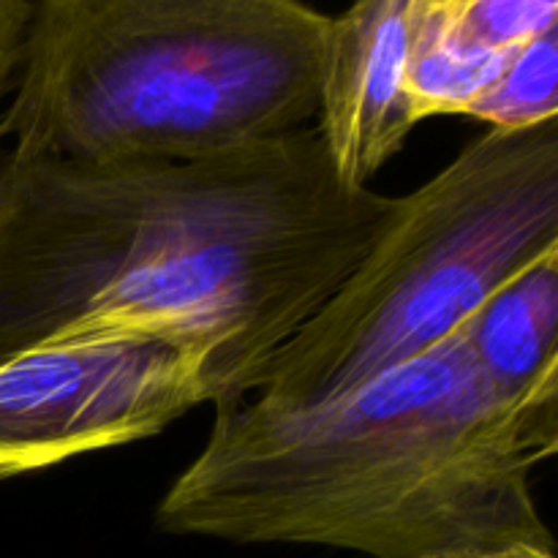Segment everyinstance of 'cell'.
<instances>
[{
	"label": "cell",
	"instance_id": "1",
	"mask_svg": "<svg viewBox=\"0 0 558 558\" xmlns=\"http://www.w3.org/2000/svg\"><path fill=\"white\" fill-rule=\"evenodd\" d=\"M398 196L349 191L314 125L196 161L0 163V360L71 338H156L213 407L338 292Z\"/></svg>",
	"mask_w": 558,
	"mask_h": 558
},
{
	"label": "cell",
	"instance_id": "2",
	"mask_svg": "<svg viewBox=\"0 0 558 558\" xmlns=\"http://www.w3.org/2000/svg\"><path fill=\"white\" fill-rule=\"evenodd\" d=\"M556 452L558 407L499 396L461 325L319 407L254 396L216 409L205 447L158 501L156 526L374 558L550 539L532 474Z\"/></svg>",
	"mask_w": 558,
	"mask_h": 558
},
{
	"label": "cell",
	"instance_id": "3",
	"mask_svg": "<svg viewBox=\"0 0 558 558\" xmlns=\"http://www.w3.org/2000/svg\"><path fill=\"white\" fill-rule=\"evenodd\" d=\"M330 16L294 0H41L0 140L33 161H196L308 129Z\"/></svg>",
	"mask_w": 558,
	"mask_h": 558
},
{
	"label": "cell",
	"instance_id": "4",
	"mask_svg": "<svg viewBox=\"0 0 558 558\" xmlns=\"http://www.w3.org/2000/svg\"><path fill=\"white\" fill-rule=\"evenodd\" d=\"M558 251V125L490 129L407 196L368 254L272 357L256 398L308 409L458 330L496 289Z\"/></svg>",
	"mask_w": 558,
	"mask_h": 558
},
{
	"label": "cell",
	"instance_id": "5",
	"mask_svg": "<svg viewBox=\"0 0 558 558\" xmlns=\"http://www.w3.org/2000/svg\"><path fill=\"white\" fill-rule=\"evenodd\" d=\"M213 403L202 365L156 338L90 336L0 360V480L150 439Z\"/></svg>",
	"mask_w": 558,
	"mask_h": 558
},
{
	"label": "cell",
	"instance_id": "6",
	"mask_svg": "<svg viewBox=\"0 0 558 558\" xmlns=\"http://www.w3.org/2000/svg\"><path fill=\"white\" fill-rule=\"evenodd\" d=\"M414 14L417 0H363L330 16L314 129L349 191L371 189L420 123L409 98Z\"/></svg>",
	"mask_w": 558,
	"mask_h": 558
},
{
	"label": "cell",
	"instance_id": "7",
	"mask_svg": "<svg viewBox=\"0 0 558 558\" xmlns=\"http://www.w3.org/2000/svg\"><path fill=\"white\" fill-rule=\"evenodd\" d=\"M463 330L499 396L523 407H558V251L496 289Z\"/></svg>",
	"mask_w": 558,
	"mask_h": 558
},
{
	"label": "cell",
	"instance_id": "8",
	"mask_svg": "<svg viewBox=\"0 0 558 558\" xmlns=\"http://www.w3.org/2000/svg\"><path fill=\"white\" fill-rule=\"evenodd\" d=\"M512 54L494 52L463 36L456 20V0H417L409 52V98L420 123L434 114H466L499 80Z\"/></svg>",
	"mask_w": 558,
	"mask_h": 558
},
{
	"label": "cell",
	"instance_id": "9",
	"mask_svg": "<svg viewBox=\"0 0 558 558\" xmlns=\"http://www.w3.org/2000/svg\"><path fill=\"white\" fill-rule=\"evenodd\" d=\"M466 114L501 131L554 123L558 114V27L523 44Z\"/></svg>",
	"mask_w": 558,
	"mask_h": 558
},
{
	"label": "cell",
	"instance_id": "10",
	"mask_svg": "<svg viewBox=\"0 0 558 558\" xmlns=\"http://www.w3.org/2000/svg\"><path fill=\"white\" fill-rule=\"evenodd\" d=\"M456 20L463 36L494 52L512 54L558 27L556 0H456Z\"/></svg>",
	"mask_w": 558,
	"mask_h": 558
},
{
	"label": "cell",
	"instance_id": "11",
	"mask_svg": "<svg viewBox=\"0 0 558 558\" xmlns=\"http://www.w3.org/2000/svg\"><path fill=\"white\" fill-rule=\"evenodd\" d=\"M33 5H36L33 0H0V114H3V98L14 87Z\"/></svg>",
	"mask_w": 558,
	"mask_h": 558
},
{
	"label": "cell",
	"instance_id": "12",
	"mask_svg": "<svg viewBox=\"0 0 558 558\" xmlns=\"http://www.w3.org/2000/svg\"><path fill=\"white\" fill-rule=\"evenodd\" d=\"M423 558H556L554 537L550 539H512V543L474 545V548H456L430 554Z\"/></svg>",
	"mask_w": 558,
	"mask_h": 558
}]
</instances>
